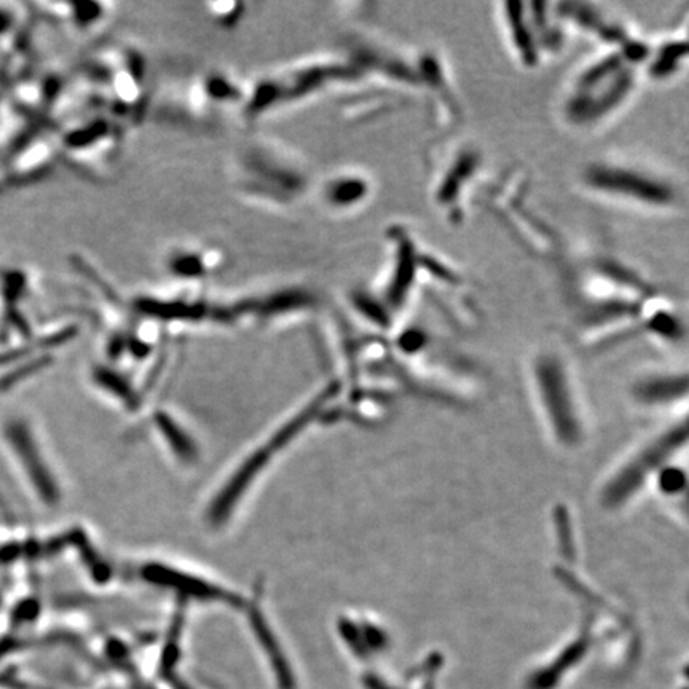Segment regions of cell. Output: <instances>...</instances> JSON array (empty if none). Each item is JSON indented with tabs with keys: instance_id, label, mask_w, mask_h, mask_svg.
I'll list each match as a JSON object with an SVG mask.
<instances>
[{
	"instance_id": "6da1fadb",
	"label": "cell",
	"mask_w": 689,
	"mask_h": 689,
	"mask_svg": "<svg viewBox=\"0 0 689 689\" xmlns=\"http://www.w3.org/2000/svg\"><path fill=\"white\" fill-rule=\"evenodd\" d=\"M650 50L642 40L634 39L581 67L562 96L564 122L573 130L592 131L613 120L634 96L638 69Z\"/></svg>"
},
{
	"instance_id": "7a4b0ae2",
	"label": "cell",
	"mask_w": 689,
	"mask_h": 689,
	"mask_svg": "<svg viewBox=\"0 0 689 689\" xmlns=\"http://www.w3.org/2000/svg\"><path fill=\"white\" fill-rule=\"evenodd\" d=\"M579 184L602 200L654 213H672L683 205L682 189L677 182L627 160L602 158L587 163L579 174Z\"/></svg>"
},
{
	"instance_id": "3957f363",
	"label": "cell",
	"mask_w": 689,
	"mask_h": 689,
	"mask_svg": "<svg viewBox=\"0 0 689 689\" xmlns=\"http://www.w3.org/2000/svg\"><path fill=\"white\" fill-rule=\"evenodd\" d=\"M564 356L557 351L543 350L533 359V377L538 385L541 402L546 407L554 431L564 441L573 442L581 438L578 417L573 415V388L568 378Z\"/></svg>"
},
{
	"instance_id": "277c9868",
	"label": "cell",
	"mask_w": 689,
	"mask_h": 689,
	"mask_svg": "<svg viewBox=\"0 0 689 689\" xmlns=\"http://www.w3.org/2000/svg\"><path fill=\"white\" fill-rule=\"evenodd\" d=\"M500 16L504 34L508 37L509 47L516 55L517 61L527 69L540 66L543 53L536 39L528 4H522V2L501 4Z\"/></svg>"
},
{
	"instance_id": "5b68a950",
	"label": "cell",
	"mask_w": 689,
	"mask_h": 689,
	"mask_svg": "<svg viewBox=\"0 0 689 689\" xmlns=\"http://www.w3.org/2000/svg\"><path fill=\"white\" fill-rule=\"evenodd\" d=\"M477 170V152L463 149L449 163V170L441 174L436 186V200L442 208H455L466 184L471 181Z\"/></svg>"
},
{
	"instance_id": "8992f818",
	"label": "cell",
	"mask_w": 689,
	"mask_h": 689,
	"mask_svg": "<svg viewBox=\"0 0 689 689\" xmlns=\"http://www.w3.org/2000/svg\"><path fill=\"white\" fill-rule=\"evenodd\" d=\"M371 195V182L359 174L342 173L327 181L324 198L334 209H353Z\"/></svg>"
},
{
	"instance_id": "52a82bcc",
	"label": "cell",
	"mask_w": 689,
	"mask_h": 689,
	"mask_svg": "<svg viewBox=\"0 0 689 689\" xmlns=\"http://www.w3.org/2000/svg\"><path fill=\"white\" fill-rule=\"evenodd\" d=\"M686 61V40L670 39L661 47L651 48L650 55L646 58V74L650 79L658 82L674 79Z\"/></svg>"
}]
</instances>
